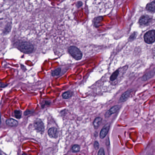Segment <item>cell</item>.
<instances>
[{
    "label": "cell",
    "mask_w": 155,
    "mask_h": 155,
    "mask_svg": "<svg viewBox=\"0 0 155 155\" xmlns=\"http://www.w3.org/2000/svg\"><path fill=\"white\" fill-rule=\"evenodd\" d=\"M18 47L20 51L27 54L31 53L34 48L31 44L26 41H22L19 43L18 44Z\"/></svg>",
    "instance_id": "obj_1"
},
{
    "label": "cell",
    "mask_w": 155,
    "mask_h": 155,
    "mask_svg": "<svg viewBox=\"0 0 155 155\" xmlns=\"http://www.w3.org/2000/svg\"><path fill=\"white\" fill-rule=\"evenodd\" d=\"M69 52L71 56L77 60L81 59L82 54L79 49L76 46H72L69 48Z\"/></svg>",
    "instance_id": "obj_2"
},
{
    "label": "cell",
    "mask_w": 155,
    "mask_h": 155,
    "mask_svg": "<svg viewBox=\"0 0 155 155\" xmlns=\"http://www.w3.org/2000/svg\"><path fill=\"white\" fill-rule=\"evenodd\" d=\"M144 38L146 43L148 44L153 43L155 41V30H152L146 33Z\"/></svg>",
    "instance_id": "obj_3"
},
{
    "label": "cell",
    "mask_w": 155,
    "mask_h": 155,
    "mask_svg": "<svg viewBox=\"0 0 155 155\" xmlns=\"http://www.w3.org/2000/svg\"><path fill=\"white\" fill-rule=\"evenodd\" d=\"M34 127L38 132L41 133H43L44 132V126L43 122H42L41 120L37 119L36 120L34 123Z\"/></svg>",
    "instance_id": "obj_4"
},
{
    "label": "cell",
    "mask_w": 155,
    "mask_h": 155,
    "mask_svg": "<svg viewBox=\"0 0 155 155\" xmlns=\"http://www.w3.org/2000/svg\"><path fill=\"white\" fill-rule=\"evenodd\" d=\"M110 126L108 124L105 125L104 127L102 129L100 134V137L102 139H103L107 134V133L109 130Z\"/></svg>",
    "instance_id": "obj_5"
},
{
    "label": "cell",
    "mask_w": 155,
    "mask_h": 155,
    "mask_svg": "<svg viewBox=\"0 0 155 155\" xmlns=\"http://www.w3.org/2000/svg\"><path fill=\"white\" fill-rule=\"evenodd\" d=\"M119 108L120 106L118 105H116V106H115L114 107H112L108 112H107V113H106V115H105V117L106 118L109 117L111 116V115L117 112V111L119 109Z\"/></svg>",
    "instance_id": "obj_6"
},
{
    "label": "cell",
    "mask_w": 155,
    "mask_h": 155,
    "mask_svg": "<svg viewBox=\"0 0 155 155\" xmlns=\"http://www.w3.org/2000/svg\"><path fill=\"white\" fill-rule=\"evenodd\" d=\"M48 135L50 137L56 138L58 136V130L55 127H51L48 131Z\"/></svg>",
    "instance_id": "obj_7"
},
{
    "label": "cell",
    "mask_w": 155,
    "mask_h": 155,
    "mask_svg": "<svg viewBox=\"0 0 155 155\" xmlns=\"http://www.w3.org/2000/svg\"><path fill=\"white\" fill-rule=\"evenodd\" d=\"M151 20V18L148 15H143L140 18L139 22L142 25H145L149 23Z\"/></svg>",
    "instance_id": "obj_8"
},
{
    "label": "cell",
    "mask_w": 155,
    "mask_h": 155,
    "mask_svg": "<svg viewBox=\"0 0 155 155\" xmlns=\"http://www.w3.org/2000/svg\"><path fill=\"white\" fill-rule=\"evenodd\" d=\"M131 92L132 91H128L122 94V96L120 97L119 100V102L121 103V102H125L129 98Z\"/></svg>",
    "instance_id": "obj_9"
},
{
    "label": "cell",
    "mask_w": 155,
    "mask_h": 155,
    "mask_svg": "<svg viewBox=\"0 0 155 155\" xmlns=\"http://www.w3.org/2000/svg\"><path fill=\"white\" fill-rule=\"evenodd\" d=\"M6 123L8 126L11 127H16L18 125V122L15 120L13 119L7 120L6 121Z\"/></svg>",
    "instance_id": "obj_10"
},
{
    "label": "cell",
    "mask_w": 155,
    "mask_h": 155,
    "mask_svg": "<svg viewBox=\"0 0 155 155\" xmlns=\"http://www.w3.org/2000/svg\"><path fill=\"white\" fill-rule=\"evenodd\" d=\"M102 121V119L101 117H97L95 119L93 122V126H94L95 128L97 129L99 127Z\"/></svg>",
    "instance_id": "obj_11"
},
{
    "label": "cell",
    "mask_w": 155,
    "mask_h": 155,
    "mask_svg": "<svg viewBox=\"0 0 155 155\" xmlns=\"http://www.w3.org/2000/svg\"><path fill=\"white\" fill-rule=\"evenodd\" d=\"M155 1H153L152 2L150 3L147 6V9L148 10L154 12L155 10Z\"/></svg>",
    "instance_id": "obj_12"
},
{
    "label": "cell",
    "mask_w": 155,
    "mask_h": 155,
    "mask_svg": "<svg viewBox=\"0 0 155 155\" xmlns=\"http://www.w3.org/2000/svg\"><path fill=\"white\" fill-rule=\"evenodd\" d=\"M72 95H73V93L71 91L65 92L62 95V97L63 99H68L71 97Z\"/></svg>",
    "instance_id": "obj_13"
},
{
    "label": "cell",
    "mask_w": 155,
    "mask_h": 155,
    "mask_svg": "<svg viewBox=\"0 0 155 155\" xmlns=\"http://www.w3.org/2000/svg\"><path fill=\"white\" fill-rule=\"evenodd\" d=\"M119 73V71L118 70L115 71L112 74V76L110 77V80L111 81H114L117 78V76Z\"/></svg>",
    "instance_id": "obj_14"
},
{
    "label": "cell",
    "mask_w": 155,
    "mask_h": 155,
    "mask_svg": "<svg viewBox=\"0 0 155 155\" xmlns=\"http://www.w3.org/2000/svg\"><path fill=\"white\" fill-rule=\"evenodd\" d=\"M61 71V69L60 68H57L55 70L52 72V75L53 76H58L60 74Z\"/></svg>",
    "instance_id": "obj_15"
},
{
    "label": "cell",
    "mask_w": 155,
    "mask_h": 155,
    "mask_svg": "<svg viewBox=\"0 0 155 155\" xmlns=\"http://www.w3.org/2000/svg\"><path fill=\"white\" fill-rule=\"evenodd\" d=\"M80 150V147L79 145H75L72 147V150L74 153H77Z\"/></svg>",
    "instance_id": "obj_16"
},
{
    "label": "cell",
    "mask_w": 155,
    "mask_h": 155,
    "mask_svg": "<svg viewBox=\"0 0 155 155\" xmlns=\"http://www.w3.org/2000/svg\"><path fill=\"white\" fill-rule=\"evenodd\" d=\"M15 117L17 119H20L21 117V112L19 110H15L14 112Z\"/></svg>",
    "instance_id": "obj_17"
},
{
    "label": "cell",
    "mask_w": 155,
    "mask_h": 155,
    "mask_svg": "<svg viewBox=\"0 0 155 155\" xmlns=\"http://www.w3.org/2000/svg\"><path fill=\"white\" fill-rule=\"evenodd\" d=\"M98 155H105L104 150L103 148H101L100 149L98 153Z\"/></svg>",
    "instance_id": "obj_18"
},
{
    "label": "cell",
    "mask_w": 155,
    "mask_h": 155,
    "mask_svg": "<svg viewBox=\"0 0 155 155\" xmlns=\"http://www.w3.org/2000/svg\"><path fill=\"white\" fill-rule=\"evenodd\" d=\"M94 147L96 149H98L99 147V143H98L97 141H96L94 143Z\"/></svg>",
    "instance_id": "obj_19"
},
{
    "label": "cell",
    "mask_w": 155,
    "mask_h": 155,
    "mask_svg": "<svg viewBox=\"0 0 155 155\" xmlns=\"http://www.w3.org/2000/svg\"><path fill=\"white\" fill-rule=\"evenodd\" d=\"M7 86V85L5 83H1V82H0V87H1V88H4V87H5Z\"/></svg>",
    "instance_id": "obj_20"
},
{
    "label": "cell",
    "mask_w": 155,
    "mask_h": 155,
    "mask_svg": "<svg viewBox=\"0 0 155 155\" xmlns=\"http://www.w3.org/2000/svg\"><path fill=\"white\" fill-rule=\"evenodd\" d=\"M0 124H1V121H0Z\"/></svg>",
    "instance_id": "obj_21"
},
{
    "label": "cell",
    "mask_w": 155,
    "mask_h": 155,
    "mask_svg": "<svg viewBox=\"0 0 155 155\" xmlns=\"http://www.w3.org/2000/svg\"><path fill=\"white\" fill-rule=\"evenodd\" d=\"M1 155V152H0V155Z\"/></svg>",
    "instance_id": "obj_22"
},
{
    "label": "cell",
    "mask_w": 155,
    "mask_h": 155,
    "mask_svg": "<svg viewBox=\"0 0 155 155\" xmlns=\"http://www.w3.org/2000/svg\"><path fill=\"white\" fill-rule=\"evenodd\" d=\"M25 155V154H23V155Z\"/></svg>",
    "instance_id": "obj_23"
}]
</instances>
